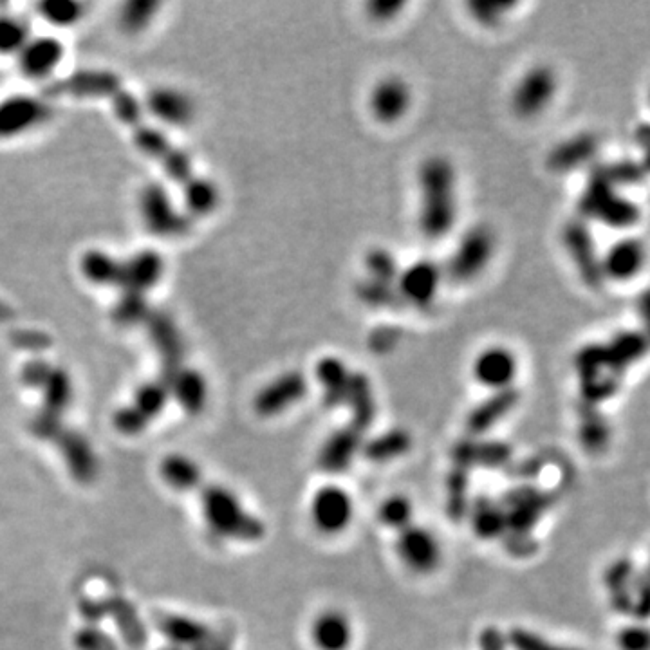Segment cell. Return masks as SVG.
Here are the masks:
<instances>
[{"label":"cell","instance_id":"5","mask_svg":"<svg viewBox=\"0 0 650 650\" xmlns=\"http://www.w3.org/2000/svg\"><path fill=\"white\" fill-rule=\"evenodd\" d=\"M557 93V76L546 67L537 65L520 78L511 96L513 111L520 118H531L548 107Z\"/></svg>","mask_w":650,"mask_h":650},{"label":"cell","instance_id":"52","mask_svg":"<svg viewBox=\"0 0 650 650\" xmlns=\"http://www.w3.org/2000/svg\"><path fill=\"white\" fill-rule=\"evenodd\" d=\"M76 645H78V649L82 650H114L111 638L107 634L94 631V629L78 632Z\"/></svg>","mask_w":650,"mask_h":650},{"label":"cell","instance_id":"19","mask_svg":"<svg viewBox=\"0 0 650 650\" xmlns=\"http://www.w3.org/2000/svg\"><path fill=\"white\" fill-rule=\"evenodd\" d=\"M548 506V495L537 490H520L511 499L510 511H506V524L517 533V537H528V531L537 524Z\"/></svg>","mask_w":650,"mask_h":650},{"label":"cell","instance_id":"40","mask_svg":"<svg viewBox=\"0 0 650 650\" xmlns=\"http://www.w3.org/2000/svg\"><path fill=\"white\" fill-rule=\"evenodd\" d=\"M365 266H367L371 279L380 280L385 284L394 286L400 277V268H398V262L394 259V255L383 248L369 251V255L365 259Z\"/></svg>","mask_w":650,"mask_h":650},{"label":"cell","instance_id":"36","mask_svg":"<svg viewBox=\"0 0 650 650\" xmlns=\"http://www.w3.org/2000/svg\"><path fill=\"white\" fill-rule=\"evenodd\" d=\"M85 277L98 284H120L121 264L100 251H91L82 262Z\"/></svg>","mask_w":650,"mask_h":650},{"label":"cell","instance_id":"41","mask_svg":"<svg viewBox=\"0 0 650 650\" xmlns=\"http://www.w3.org/2000/svg\"><path fill=\"white\" fill-rule=\"evenodd\" d=\"M185 199L188 208L194 214H208L217 205L219 194L214 185H210L205 179H194L185 188Z\"/></svg>","mask_w":650,"mask_h":650},{"label":"cell","instance_id":"46","mask_svg":"<svg viewBox=\"0 0 650 650\" xmlns=\"http://www.w3.org/2000/svg\"><path fill=\"white\" fill-rule=\"evenodd\" d=\"M67 85H69V91H75V93L107 94L111 91H118V80L107 73L76 76L75 80H69Z\"/></svg>","mask_w":650,"mask_h":650},{"label":"cell","instance_id":"9","mask_svg":"<svg viewBox=\"0 0 650 650\" xmlns=\"http://www.w3.org/2000/svg\"><path fill=\"white\" fill-rule=\"evenodd\" d=\"M167 394V387L161 385V383L145 385L136 394L134 403L127 409H121L116 414L114 425L120 430L121 434L136 436L163 410L165 403H167Z\"/></svg>","mask_w":650,"mask_h":650},{"label":"cell","instance_id":"1","mask_svg":"<svg viewBox=\"0 0 650 650\" xmlns=\"http://www.w3.org/2000/svg\"><path fill=\"white\" fill-rule=\"evenodd\" d=\"M419 226L428 239H443L457 219L455 170L448 159L428 158L419 168Z\"/></svg>","mask_w":650,"mask_h":650},{"label":"cell","instance_id":"14","mask_svg":"<svg viewBox=\"0 0 650 650\" xmlns=\"http://www.w3.org/2000/svg\"><path fill=\"white\" fill-rule=\"evenodd\" d=\"M46 105L28 96L0 103V138L17 136L46 118Z\"/></svg>","mask_w":650,"mask_h":650},{"label":"cell","instance_id":"35","mask_svg":"<svg viewBox=\"0 0 650 650\" xmlns=\"http://www.w3.org/2000/svg\"><path fill=\"white\" fill-rule=\"evenodd\" d=\"M580 439L584 443L587 450L596 452L600 448H604L609 441V425L607 419L593 409V407H585L582 409V425H580Z\"/></svg>","mask_w":650,"mask_h":650},{"label":"cell","instance_id":"22","mask_svg":"<svg viewBox=\"0 0 650 650\" xmlns=\"http://www.w3.org/2000/svg\"><path fill=\"white\" fill-rule=\"evenodd\" d=\"M62 55L64 47L55 38L28 40V44L20 49V65L26 75L38 78L49 75L60 64Z\"/></svg>","mask_w":650,"mask_h":650},{"label":"cell","instance_id":"6","mask_svg":"<svg viewBox=\"0 0 650 650\" xmlns=\"http://www.w3.org/2000/svg\"><path fill=\"white\" fill-rule=\"evenodd\" d=\"M398 555L414 573H432L441 562V544L432 531L410 524L398 535Z\"/></svg>","mask_w":650,"mask_h":650},{"label":"cell","instance_id":"48","mask_svg":"<svg viewBox=\"0 0 650 650\" xmlns=\"http://www.w3.org/2000/svg\"><path fill=\"white\" fill-rule=\"evenodd\" d=\"M620 650H649V632L641 625H631L616 636Z\"/></svg>","mask_w":650,"mask_h":650},{"label":"cell","instance_id":"45","mask_svg":"<svg viewBox=\"0 0 650 650\" xmlns=\"http://www.w3.org/2000/svg\"><path fill=\"white\" fill-rule=\"evenodd\" d=\"M42 17L51 20L53 24L67 26L73 24L82 17V4L78 2H69V0H53L40 6Z\"/></svg>","mask_w":650,"mask_h":650},{"label":"cell","instance_id":"28","mask_svg":"<svg viewBox=\"0 0 650 650\" xmlns=\"http://www.w3.org/2000/svg\"><path fill=\"white\" fill-rule=\"evenodd\" d=\"M158 627L167 634L170 640L176 641L179 645H188L194 649L206 647V645H217L214 632L195 620H188L181 616H163L158 622Z\"/></svg>","mask_w":650,"mask_h":650},{"label":"cell","instance_id":"34","mask_svg":"<svg viewBox=\"0 0 650 650\" xmlns=\"http://www.w3.org/2000/svg\"><path fill=\"white\" fill-rule=\"evenodd\" d=\"M468 468L455 465L446 481V513L457 522L468 510Z\"/></svg>","mask_w":650,"mask_h":650},{"label":"cell","instance_id":"53","mask_svg":"<svg viewBox=\"0 0 650 650\" xmlns=\"http://www.w3.org/2000/svg\"><path fill=\"white\" fill-rule=\"evenodd\" d=\"M481 650H508V638L497 627H486L479 634Z\"/></svg>","mask_w":650,"mask_h":650},{"label":"cell","instance_id":"4","mask_svg":"<svg viewBox=\"0 0 650 650\" xmlns=\"http://www.w3.org/2000/svg\"><path fill=\"white\" fill-rule=\"evenodd\" d=\"M354 504L344 488L327 484L316 490L311 501V520L325 535H338L349 528L353 520Z\"/></svg>","mask_w":650,"mask_h":650},{"label":"cell","instance_id":"24","mask_svg":"<svg viewBox=\"0 0 650 650\" xmlns=\"http://www.w3.org/2000/svg\"><path fill=\"white\" fill-rule=\"evenodd\" d=\"M55 441L62 446V454L71 474H75V479L80 483H91L98 474V465L93 450L84 437L65 432V437L58 436Z\"/></svg>","mask_w":650,"mask_h":650},{"label":"cell","instance_id":"25","mask_svg":"<svg viewBox=\"0 0 650 650\" xmlns=\"http://www.w3.org/2000/svg\"><path fill=\"white\" fill-rule=\"evenodd\" d=\"M161 270V257L154 251H143L134 259H130L129 264H121L120 284L132 293H141L161 277Z\"/></svg>","mask_w":650,"mask_h":650},{"label":"cell","instance_id":"51","mask_svg":"<svg viewBox=\"0 0 650 650\" xmlns=\"http://www.w3.org/2000/svg\"><path fill=\"white\" fill-rule=\"evenodd\" d=\"M400 336L398 327H389V325L387 327H378L376 331H372L369 345H371L374 353H385V351H390L394 345L398 344Z\"/></svg>","mask_w":650,"mask_h":650},{"label":"cell","instance_id":"11","mask_svg":"<svg viewBox=\"0 0 650 650\" xmlns=\"http://www.w3.org/2000/svg\"><path fill=\"white\" fill-rule=\"evenodd\" d=\"M141 214L150 232L156 235H176L185 230V219L176 214L167 192L161 186L152 185L143 190Z\"/></svg>","mask_w":650,"mask_h":650},{"label":"cell","instance_id":"32","mask_svg":"<svg viewBox=\"0 0 650 650\" xmlns=\"http://www.w3.org/2000/svg\"><path fill=\"white\" fill-rule=\"evenodd\" d=\"M161 475L176 490H197L201 486V470L185 455H168L161 463Z\"/></svg>","mask_w":650,"mask_h":650},{"label":"cell","instance_id":"20","mask_svg":"<svg viewBox=\"0 0 650 650\" xmlns=\"http://www.w3.org/2000/svg\"><path fill=\"white\" fill-rule=\"evenodd\" d=\"M645 262V248L636 239H623L616 242L607 257L602 260L604 277L614 280H629L638 275Z\"/></svg>","mask_w":650,"mask_h":650},{"label":"cell","instance_id":"44","mask_svg":"<svg viewBox=\"0 0 650 650\" xmlns=\"http://www.w3.org/2000/svg\"><path fill=\"white\" fill-rule=\"evenodd\" d=\"M506 638H508V645L513 650H580L553 643L537 632H531L528 629H513Z\"/></svg>","mask_w":650,"mask_h":650},{"label":"cell","instance_id":"31","mask_svg":"<svg viewBox=\"0 0 650 650\" xmlns=\"http://www.w3.org/2000/svg\"><path fill=\"white\" fill-rule=\"evenodd\" d=\"M172 389H174L177 401L181 403V407L186 412L197 414V412H201L203 407H205L206 383L197 372H174Z\"/></svg>","mask_w":650,"mask_h":650},{"label":"cell","instance_id":"37","mask_svg":"<svg viewBox=\"0 0 650 650\" xmlns=\"http://www.w3.org/2000/svg\"><path fill=\"white\" fill-rule=\"evenodd\" d=\"M40 387H46V414L55 418L60 416V412L71 400V381L67 374L62 371H49Z\"/></svg>","mask_w":650,"mask_h":650},{"label":"cell","instance_id":"12","mask_svg":"<svg viewBox=\"0 0 650 650\" xmlns=\"http://www.w3.org/2000/svg\"><path fill=\"white\" fill-rule=\"evenodd\" d=\"M517 374V360L504 347H490L477 356L474 362V378L484 387L502 390L511 387Z\"/></svg>","mask_w":650,"mask_h":650},{"label":"cell","instance_id":"8","mask_svg":"<svg viewBox=\"0 0 650 650\" xmlns=\"http://www.w3.org/2000/svg\"><path fill=\"white\" fill-rule=\"evenodd\" d=\"M564 242L571 259L575 260L576 268L580 271V277L585 280L587 286L596 288L604 280L602 270V259L598 257L595 239L585 226L584 221H571L564 230Z\"/></svg>","mask_w":650,"mask_h":650},{"label":"cell","instance_id":"49","mask_svg":"<svg viewBox=\"0 0 650 650\" xmlns=\"http://www.w3.org/2000/svg\"><path fill=\"white\" fill-rule=\"evenodd\" d=\"M154 10H156L154 2H134V4H129L125 8V13H123L125 26L130 29L143 28L149 22Z\"/></svg>","mask_w":650,"mask_h":650},{"label":"cell","instance_id":"26","mask_svg":"<svg viewBox=\"0 0 650 650\" xmlns=\"http://www.w3.org/2000/svg\"><path fill=\"white\" fill-rule=\"evenodd\" d=\"M632 578L634 566L627 558H620L605 569L604 584L609 589L611 604L618 613H634L636 596L631 593Z\"/></svg>","mask_w":650,"mask_h":650},{"label":"cell","instance_id":"54","mask_svg":"<svg viewBox=\"0 0 650 650\" xmlns=\"http://www.w3.org/2000/svg\"><path fill=\"white\" fill-rule=\"evenodd\" d=\"M403 10L401 2H372L369 4V13L372 19L389 20L398 15V11Z\"/></svg>","mask_w":650,"mask_h":650},{"label":"cell","instance_id":"2","mask_svg":"<svg viewBox=\"0 0 650 650\" xmlns=\"http://www.w3.org/2000/svg\"><path fill=\"white\" fill-rule=\"evenodd\" d=\"M206 522L224 539L257 542L264 537L262 520L242 508L241 501L223 486H199Z\"/></svg>","mask_w":650,"mask_h":650},{"label":"cell","instance_id":"13","mask_svg":"<svg viewBox=\"0 0 650 650\" xmlns=\"http://www.w3.org/2000/svg\"><path fill=\"white\" fill-rule=\"evenodd\" d=\"M371 111L381 123H396L410 107V89L400 78H385L372 89Z\"/></svg>","mask_w":650,"mask_h":650},{"label":"cell","instance_id":"17","mask_svg":"<svg viewBox=\"0 0 650 650\" xmlns=\"http://www.w3.org/2000/svg\"><path fill=\"white\" fill-rule=\"evenodd\" d=\"M519 390L508 387V389L495 390L492 396H488L483 403H479L468 416V430L477 436L484 434L490 428L501 423L502 418H506L511 410L517 407L519 403Z\"/></svg>","mask_w":650,"mask_h":650},{"label":"cell","instance_id":"42","mask_svg":"<svg viewBox=\"0 0 650 650\" xmlns=\"http://www.w3.org/2000/svg\"><path fill=\"white\" fill-rule=\"evenodd\" d=\"M598 219L613 228H627V226L638 223L640 208L634 205L631 199L616 195L613 203L605 208L604 214L600 215Z\"/></svg>","mask_w":650,"mask_h":650},{"label":"cell","instance_id":"15","mask_svg":"<svg viewBox=\"0 0 650 650\" xmlns=\"http://www.w3.org/2000/svg\"><path fill=\"white\" fill-rule=\"evenodd\" d=\"M360 446L362 432L353 427L342 428L325 441L318 455V466L327 474H340L351 466Z\"/></svg>","mask_w":650,"mask_h":650},{"label":"cell","instance_id":"30","mask_svg":"<svg viewBox=\"0 0 650 650\" xmlns=\"http://www.w3.org/2000/svg\"><path fill=\"white\" fill-rule=\"evenodd\" d=\"M410 448L412 437L407 430H389L363 446V454L372 463H389L407 454Z\"/></svg>","mask_w":650,"mask_h":650},{"label":"cell","instance_id":"39","mask_svg":"<svg viewBox=\"0 0 650 650\" xmlns=\"http://www.w3.org/2000/svg\"><path fill=\"white\" fill-rule=\"evenodd\" d=\"M356 293L363 304L371 307H394L401 300L398 291L392 284H385V282L371 279V277L362 280L356 286Z\"/></svg>","mask_w":650,"mask_h":650},{"label":"cell","instance_id":"38","mask_svg":"<svg viewBox=\"0 0 650 650\" xmlns=\"http://www.w3.org/2000/svg\"><path fill=\"white\" fill-rule=\"evenodd\" d=\"M378 515L387 528L401 531L410 526V520L414 515V506H412L409 497H405V495H390L389 499L381 502Z\"/></svg>","mask_w":650,"mask_h":650},{"label":"cell","instance_id":"10","mask_svg":"<svg viewBox=\"0 0 650 650\" xmlns=\"http://www.w3.org/2000/svg\"><path fill=\"white\" fill-rule=\"evenodd\" d=\"M441 282V271L430 260H419L401 271L396 280L398 295L412 306H428L434 302Z\"/></svg>","mask_w":650,"mask_h":650},{"label":"cell","instance_id":"27","mask_svg":"<svg viewBox=\"0 0 650 650\" xmlns=\"http://www.w3.org/2000/svg\"><path fill=\"white\" fill-rule=\"evenodd\" d=\"M511 448L504 443H474V441H463L455 446V465L465 466H499L504 465L510 459Z\"/></svg>","mask_w":650,"mask_h":650},{"label":"cell","instance_id":"29","mask_svg":"<svg viewBox=\"0 0 650 650\" xmlns=\"http://www.w3.org/2000/svg\"><path fill=\"white\" fill-rule=\"evenodd\" d=\"M150 111L159 120L167 121L170 125H183L192 118V103L185 94L174 89H158L150 94Z\"/></svg>","mask_w":650,"mask_h":650},{"label":"cell","instance_id":"47","mask_svg":"<svg viewBox=\"0 0 650 650\" xmlns=\"http://www.w3.org/2000/svg\"><path fill=\"white\" fill-rule=\"evenodd\" d=\"M602 168H604L607 177L613 181L614 186L638 183V181L643 179V174H645V170L640 167V163L629 161V159L618 161V163H613V165H602Z\"/></svg>","mask_w":650,"mask_h":650},{"label":"cell","instance_id":"3","mask_svg":"<svg viewBox=\"0 0 650 650\" xmlns=\"http://www.w3.org/2000/svg\"><path fill=\"white\" fill-rule=\"evenodd\" d=\"M495 250L493 233L486 226H474L461 237L450 262L448 273L455 282H470L488 266Z\"/></svg>","mask_w":650,"mask_h":650},{"label":"cell","instance_id":"18","mask_svg":"<svg viewBox=\"0 0 650 650\" xmlns=\"http://www.w3.org/2000/svg\"><path fill=\"white\" fill-rule=\"evenodd\" d=\"M600 149V143L595 134L580 132L569 140L558 143L555 149L549 152L548 167L555 172H569L578 167H584L595 158Z\"/></svg>","mask_w":650,"mask_h":650},{"label":"cell","instance_id":"33","mask_svg":"<svg viewBox=\"0 0 650 650\" xmlns=\"http://www.w3.org/2000/svg\"><path fill=\"white\" fill-rule=\"evenodd\" d=\"M474 530L481 539H495L501 537L504 531L508 530L506 524V510L497 506L495 502L488 499H479L475 502L474 517H472Z\"/></svg>","mask_w":650,"mask_h":650},{"label":"cell","instance_id":"23","mask_svg":"<svg viewBox=\"0 0 650 650\" xmlns=\"http://www.w3.org/2000/svg\"><path fill=\"white\" fill-rule=\"evenodd\" d=\"M345 405H349V409L353 412L351 427L363 434L376 418V401H374L371 380L363 372L351 374Z\"/></svg>","mask_w":650,"mask_h":650},{"label":"cell","instance_id":"50","mask_svg":"<svg viewBox=\"0 0 650 650\" xmlns=\"http://www.w3.org/2000/svg\"><path fill=\"white\" fill-rule=\"evenodd\" d=\"M511 8V4H499V2H477L470 4V10L474 13L475 19L481 24L492 26L501 20L502 13Z\"/></svg>","mask_w":650,"mask_h":650},{"label":"cell","instance_id":"16","mask_svg":"<svg viewBox=\"0 0 650 650\" xmlns=\"http://www.w3.org/2000/svg\"><path fill=\"white\" fill-rule=\"evenodd\" d=\"M311 641L316 650H349L353 643V625L340 611L318 614L311 625Z\"/></svg>","mask_w":650,"mask_h":650},{"label":"cell","instance_id":"7","mask_svg":"<svg viewBox=\"0 0 650 650\" xmlns=\"http://www.w3.org/2000/svg\"><path fill=\"white\" fill-rule=\"evenodd\" d=\"M306 394V376L298 371L284 372L260 390L253 400V409L262 418L279 416L306 398Z\"/></svg>","mask_w":650,"mask_h":650},{"label":"cell","instance_id":"43","mask_svg":"<svg viewBox=\"0 0 650 650\" xmlns=\"http://www.w3.org/2000/svg\"><path fill=\"white\" fill-rule=\"evenodd\" d=\"M28 44V29L17 19L0 17V53H15Z\"/></svg>","mask_w":650,"mask_h":650},{"label":"cell","instance_id":"21","mask_svg":"<svg viewBox=\"0 0 650 650\" xmlns=\"http://www.w3.org/2000/svg\"><path fill=\"white\" fill-rule=\"evenodd\" d=\"M351 374L353 372H349L347 365L336 356H325L316 363L315 376L324 389L325 407L336 409L345 405Z\"/></svg>","mask_w":650,"mask_h":650}]
</instances>
